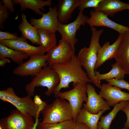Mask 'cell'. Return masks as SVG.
<instances>
[{"label":"cell","instance_id":"cell-9","mask_svg":"<svg viewBox=\"0 0 129 129\" xmlns=\"http://www.w3.org/2000/svg\"><path fill=\"white\" fill-rule=\"evenodd\" d=\"M88 17L83 14L82 11H79L76 19L68 24H63L59 22L57 31L60 34L62 38L68 42L75 51V45L78 42L76 37L77 31L81 26H84Z\"/></svg>","mask_w":129,"mask_h":129},{"label":"cell","instance_id":"cell-23","mask_svg":"<svg viewBox=\"0 0 129 129\" xmlns=\"http://www.w3.org/2000/svg\"><path fill=\"white\" fill-rule=\"evenodd\" d=\"M40 38V46L45 53L56 46L55 32L42 28L37 29Z\"/></svg>","mask_w":129,"mask_h":129},{"label":"cell","instance_id":"cell-21","mask_svg":"<svg viewBox=\"0 0 129 129\" xmlns=\"http://www.w3.org/2000/svg\"><path fill=\"white\" fill-rule=\"evenodd\" d=\"M105 112L102 110L96 114H93L82 108L78 114L74 119L76 122L84 124L90 129H97L98 120L101 115Z\"/></svg>","mask_w":129,"mask_h":129},{"label":"cell","instance_id":"cell-35","mask_svg":"<svg viewBox=\"0 0 129 129\" xmlns=\"http://www.w3.org/2000/svg\"><path fill=\"white\" fill-rule=\"evenodd\" d=\"M73 129H90L85 124L82 123H75Z\"/></svg>","mask_w":129,"mask_h":129},{"label":"cell","instance_id":"cell-4","mask_svg":"<svg viewBox=\"0 0 129 129\" xmlns=\"http://www.w3.org/2000/svg\"><path fill=\"white\" fill-rule=\"evenodd\" d=\"M59 82L60 79L57 73L47 65L34 76L31 82L26 85L25 89L27 95L32 97L34 95L35 87H46L48 90L45 94L49 96L53 93Z\"/></svg>","mask_w":129,"mask_h":129},{"label":"cell","instance_id":"cell-12","mask_svg":"<svg viewBox=\"0 0 129 129\" xmlns=\"http://www.w3.org/2000/svg\"><path fill=\"white\" fill-rule=\"evenodd\" d=\"M86 87L87 99L86 102L83 104V108L93 114H96L102 110L105 111L110 109V106L107 102L97 93L92 85L88 83Z\"/></svg>","mask_w":129,"mask_h":129},{"label":"cell","instance_id":"cell-20","mask_svg":"<svg viewBox=\"0 0 129 129\" xmlns=\"http://www.w3.org/2000/svg\"><path fill=\"white\" fill-rule=\"evenodd\" d=\"M22 22L18 26L22 36L30 41L33 44L40 45V38L37 29L27 21L26 16L23 13L21 15Z\"/></svg>","mask_w":129,"mask_h":129},{"label":"cell","instance_id":"cell-37","mask_svg":"<svg viewBox=\"0 0 129 129\" xmlns=\"http://www.w3.org/2000/svg\"><path fill=\"white\" fill-rule=\"evenodd\" d=\"M35 123L34 125L30 129H37V126L39 122L38 118L35 120Z\"/></svg>","mask_w":129,"mask_h":129},{"label":"cell","instance_id":"cell-19","mask_svg":"<svg viewBox=\"0 0 129 129\" xmlns=\"http://www.w3.org/2000/svg\"><path fill=\"white\" fill-rule=\"evenodd\" d=\"M129 4L119 0H102L94 9L99 11L107 16H113L118 12L127 9Z\"/></svg>","mask_w":129,"mask_h":129},{"label":"cell","instance_id":"cell-31","mask_svg":"<svg viewBox=\"0 0 129 129\" xmlns=\"http://www.w3.org/2000/svg\"><path fill=\"white\" fill-rule=\"evenodd\" d=\"M16 33L7 31L0 32V41L5 40H15L19 38Z\"/></svg>","mask_w":129,"mask_h":129},{"label":"cell","instance_id":"cell-5","mask_svg":"<svg viewBox=\"0 0 129 129\" xmlns=\"http://www.w3.org/2000/svg\"><path fill=\"white\" fill-rule=\"evenodd\" d=\"M0 99L11 103L24 114L32 117L35 120L38 118L41 111L30 96L27 95L20 97L16 94L13 88L10 87L0 91Z\"/></svg>","mask_w":129,"mask_h":129},{"label":"cell","instance_id":"cell-13","mask_svg":"<svg viewBox=\"0 0 129 129\" xmlns=\"http://www.w3.org/2000/svg\"><path fill=\"white\" fill-rule=\"evenodd\" d=\"M99 94L105 99L110 106H114L120 102L129 101V93L121 91V89L109 84L101 85Z\"/></svg>","mask_w":129,"mask_h":129},{"label":"cell","instance_id":"cell-39","mask_svg":"<svg viewBox=\"0 0 129 129\" xmlns=\"http://www.w3.org/2000/svg\"><path fill=\"white\" fill-rule=\"evenodd\" d=\"M128 9L129 10V6L128 7Z\"/></svg>","mask_w":129,"mask_h":129},{"label":"cell","instance_id":"cell-18","mask_svg":"<svg viewBox=\"0 0 129 129\" xmlns=\"http://www.w3.org/2000/svg\"><path fill=\"white\" fill-rule=\"evenodd\" d=\"M57 5V15L59 22L65 24L71 17L72 14L80 5L81 0H59Z\"/></svg>","mask_w":129,"mask_h":129},{"label":"cell","instance_id":"cell-14","mask_svg":"<svg viewBox=\"0 0 129 129\" xmlns=\"http://www.w3.org/2000/svg\"><path fill=\"white\" fill-rule=\"evenodd\" d=\"M31 24L37 29L42 28L55 32L57 31L59 23L58 18L57 7H50L47 13H43L39 19L32 18Z\"/></svg>","mask_w":129,"mask_h":129},{"label":"cell","instance_id":"cell-25","mask_svg":"<svg viewBox=\"0 0 129 129\" xmlns=\"http://www.w3.org/2000/svg\"><path fill=\"white\" fill-rule=\"evenodd\" d=\"M128 101H123L115 104L113 109L107 114L101 116L98 122L97 129H109L111 124L118 112L126 105Z\"/></svg>","mask_w":129,"mask_h":129},{"label":"cell","instance_id":"cell-7","mask_svg":"<svg viewBox=\"0 0 129 129\" xmlns=\"http://www.w3.org/2000/svg\"><path fill=\"white\" fill-rule=\"evenodd\" d=\"M47 54H36L30 57L26 62L16 67L13 73L15 75L23 76H34L44 66L48 65Z\"/></svg>","mask_w":129,"mask_h":129},{"label":"cell","instance_id":"cell-38","mask_svg":"<svg viewBox=\"0 0 129 129\" xmlns=\"http://www.w3.org/2000/svg\"><path fill=\"white\" fill-rule=\"evenodd\" d=\"M122 129H129L128 128V129H125V128H123Z\"/></svg>","mask_w":129,"mask_h":129},{"label":"cell","instance_id":"cell-22","mask_svg":"<svg viewBox=\"0 0 129 129\" xmlns=\"http://www.w3.org/2000/svg\"><path fill=\"white\" fill-rule=\"evenodd\" d=\"M12 1L14 4L20 5L21 11H24L28 8L32 10L36 14L42 15L43 13L40 10L44 11V7L50 6L52 4L51 0L45 1L41 0H14Z\"/></svg>","mask_w":129,"mask_h":129},{"label":"cell","instance_id":"cell-16","mask_svg":"<svg viewBox=\"0 0 129 129\" xmlns=\"http://www.w3.org/2000/svg\"><path fill=\"white\" fill-rule=\"evenodd\" d=\"M122 35L115 59L126 74L129 75V31Z\"/></svg>","mask_w":129,"mask_h":129},{"label":"cell","instance_id":"cell-2","mask_svg":"<svg viewBox=\"0 0 129 129\" xmlns=\"http://www.w3.org/2000/svg\"><path fill=\"white\" fill-rule=\"evenodd\" d=\"M91 37L89 47L81 48L77 56L81 65L86 70L89 79L96 86L100 89L101 85L95 75V70L98 51L101 47L99 39L103 30H97L95 27H91Z\"/></svg>","mask_w":129,"mask_h":129},{"label":"cell","instance_id":"cell-28","mask_svg":"<svg viewBox=\"0 0 129 129\" xmlns=\"http://www.w3.org/2000/svg\"><path fill=\"white\" fill-rule=\"evenodd\" d=\"M102 0H81L80 4L78 7L79 11H82L85 9L89 7H96Z\"/></svg>","mask_w":129,"mask_h":129},{"label":"cell","instance_id":"cell-40","mask_svg":"<svg viewBox=\"0 0 129 129\" xmlns=\"http://www.w3.org/2000/svg\"><path fill=\"white\" fill-rule=\"evenodd\" d=\"M0 129H2L0 127Z\"/></svg>","mask_w":129,"mask_h":129},{"label":"cell","instance_id":"cell-10","mask_svg":"<svg viewBox=\"0 0 129 129\" xmlns=\"http://www.w3.org/2000/svg\"><path fill=\"white\" fill-rule=\"evenodd\" d=\"M74 51L70 44L61 38L58 44L47 52V63L49 66L56 64H65L69 62L75 54Z\"/></svg>","mask_w":129,"mask_h":129},{"label":"cell","instance_id":"cell-6","mask_svg":"<svg viewBox=\"0 0 129 129\" xmlns=\"http://www.w3.org/2000/svg\"><path fill=\"white\" fill-rule=\"evenodd\" d=\"M87 84L78 83L73 89L64 92L60 91L57 94V97L66 100L69 103L72 109L74 119L82 108L83 102L87 101Z\"/></svg>","mask_w":129,"mask_h":129},{"label":"cell","instance_id":"cell-8","mask_svg":"<svg viewBox=\"0 0 129 129\" xmlns=\"http://www.w3.org/2000/svg\"><path fill=\"white\" fill-rule=\"evenodd\" d=\"M33 118L17 109L13 110L8 116L0 119V127L2 129H30L35 123Z\"/></svg>","mask_w":129,"mask_h":129},{"label":"cell","instance_id":"cell-30","mask_svg":"<svg viewBox=\"0 0 129 129\" xmlns=\"http://www.w3.org/2000/svg\"><path fill=\"white\" fill-rule=\"evenodd\" d=\"M7 8L2 3L0 2V28L3 29V25L8 18V12Z\"/></svg>","mask_w":129,"mask_h":129},{"label":"cell","instance_id":"cell-24","mask_svg":"<svg viewBox=\"0 0 129 129\" xmlns=\"http://www.w3.org/2000/svg\"><path fill=\"white\" fill-rule=\"evenodd\" d=\"M29 57L25 53L9 48L0 43V59L8 58L14 62L19 64Z\"/></svg>","mask_w":129,"mask_h":129},{"label":"cell","instance_id":"cell-29","mask_svg":"<svg viewBox=\"0 0 129 129\" xmlns=\"http://www.w3.org/2000/svg\"><path fill=\"white\" fill-rule=\"evenodd\" d=\"M105 81L112 86L118 87L121 89H125L129 91V83L123 79L117 80L115 78L107 79Z\"/></svg>","mask_w":129,"mask_h":129},{"label":"cell","instance_id":"cell-3","mask_svg":"<svg viewBox=\"0 0 129 129\" xmlns=\"http://www.w3.org/2000/svg\"><path fill=\"white\" fill-rule=\"evenodd\" d=\"M42 124H56L74 119L73 112L69 102L56 98L51 103L47 104L40 112Z\"/></svg>","mask_w":129,"mask_h":129},{"label":"cell","instance_id":"cell-11","mask_svg":"<svg viewBox=\"0 0 129 129\" xmlns=\"http://www.w3.org/2000/svg\"><path fill=\"white\" fill-rule=\"evenodd\" d=\"M90 17L88 18L86 23L91 27L104 26L111 28L123 34L129 31V27L116 23L108 18V16L101 12L92 10L90 12Z\"/></svg>","mask_w":129,"mask_h":129},{"label":"cell","instance_id":"cell-27","mask_svg":"<svg viewBox=\"0 0 129 129\" xmlns=\"http://www.w3.org/2000/svg\"><path fill=\"white\" fill-rule=\"evenodd\" d=\"M75 123L74 119L56 124H42L39 121L37 129H73Z\"/></svg>","mask_w":129,"mask_h":129},{"label":"cell","instance_id":"cell-26","mask_svg":"<svg viewBox=\"0 0 129 129\" xmlns=\"http://www.w3.org/2000/svg\"><path fill=\"white\" fill-rule=\"evenodd\" d=\"M112 69L108 72L104 74H100L96 70L95 71V75L98 81L100 82L101 81L107 79H114L117 80L123 79L126 74L118 64L116 62L111 65Z\"/></svg>","mask_w":129,"mask_h":129},{"label":"cell","instance_id":"cell-15","mask_svg":"<svg viewBox=\"0 0 129 129\" xmlns=\"http://www.w3.org/2000/svg\"><path fill=\"white\" fill-rule=\"evenodd\" d=\"M26 39L21 36L15 40L0 41V43L14 49L24 52L30 57L36 54H44V51L40 46L36 47L30 44Z\"/></svg>","mask_w":129,"mask_h":129},{"label":"cell","instance_id":"cell-32","mask_svg":"<svg viewBox=\"0 0 129 129\" xmlns=\"http://www.w3.org/2000/svg\"><path fill=\"white\" fill-rule=\"evenodd\" d=\"M121 110L124 112L127 117V120L124 125V128L125 129L129 128V101L127 104Z\"/></svg>","mask_w":129,"mask_h":129},{"label":"cell","instance_id":"cell-34","mask_svg":"<svg viewBox=\"0 0 129 129\" xmlns=\"http://www.w3.org/2000/svg\"><path fill=\"white\" fill-rule=\"evenodd\" d=\"M3 5L11 12H14L15 10L14 8V4L12 0H3L2 1Z\"/></svg>","mask_w":129,"mask_h":129},{"label":"cell","instance_id":"cell-33","mask_svg":"<svg viewBox=\"0 0 129 129\" xmlns=\"http://www.w3.org/2000/svg\"><path fill=\"white\" fill-rule=\"evenodd\" d=\"M33 100L34 103L39 107L41 111L47 104L46 102L42 101L39 96L37 95L34 96Z\"/></svg>","mask_w":129,"mask_h":129},{"label":"cell","instance_id":"cell-36","mask_svg":"<svg viewBox=\"0 0 129 129\" xmlns=\"http://www.w3.org/2000/svg\"><path fill=\"white\" fill-rule=\"evenodd\" d=\"M11 61L7 58H4L0 59V66L3 67L7 63H10Z\"/></svg>","mask_w":129,"mask_h":129},{"label":"cell","instance_id":"cell-17","mask_svg":"<svg viewBox=\"0 0 129 129\" xmlns=\"http://www.w3.org/2000/svg\"><path fill=\"white\" fill-rule=\"evenodd\" d=\"M122 34H119L115 41L110 45L109 41L105 43L98 49L95 69L102 65L106 61L115 59L118 48L122 39Z\"/></svg>","mask_w":129,"mask_h":129},{"label":"cell","instance_id":"cell-1","mask_svg":"<svg viewBox=\"0 0 129 129\" xmlns=\"http://www.w3.org/2000/svg\"><path fill=\"white\" fill-rule=\"evenodd\" d=\"M49 66L57 73L60 79L59 83L53 93L56 98L60 90L62 88H69L71 82L73 83L74 87L78 83L91 82L75 54L66 64H56Z\"/></svg>","mask_w":129,"mask_h":129}]
</instances>
